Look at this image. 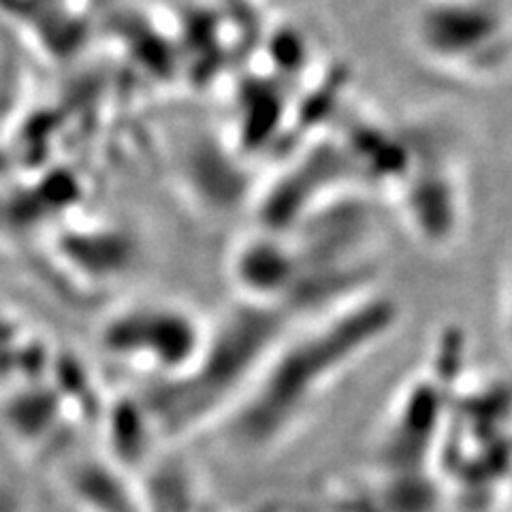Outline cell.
<instances>
[{"mask_svg": "<svg viewBox=\"0 0 512 512\" xmlns=\"http://www.w3.org/2000/svg\"><path fill=\"white\" fill-rule=\"evenodd\" d=\"M397 320L391 297L359 295L280 342L231 410L235 446L265 453L291 440L342 376L389 338Z\"/></svg>", "mask_w": 512, "mask_h": 512, "instance_id": "obj_1", "label": "cell"}, {"mask_svg": "<svg viewBox=\"0 0 512 512\" xmlns=\"http://www.w3.org/2000/svg\"><path fill=\"white\" fill-rule=\"evenodd\" d=\"M434 474L446 493L485 506L512 493V382L478 378L457 387Z\"/></svg>", "mask_w": 512, "mask_h": 512, "instance_id": "obj_2", "label": "cell"}, {"mask_svg": "<svg viewBox=\"0 0 512 512\" xmlns=\"http://www.w3.org/2000/svg\"><path fill=\"white\" fill-rule=\"evenodd\" d=\"M412 32L431 67L461 79H491L512 60V15L495 0H431Z\"/></svg>", "mask_w": 512, "mask_h": 512, "instance_id": "obj_3", "label": "cell"}, {"mask_svg": "<svg viewBox=\"0 0 512 512\" xmlns=\"http://www.w3.org/2000/svg\"><path fill=\"white\" fill-rule=\"evenodd\" d=\"M440 342V361L408 380L384 416L372 455L376 472L434 474L453 395L463 380V367L446 357L448 338Z\"/></svg>", "mask_w": 512, "mask_h": 512, "instance_id": "obj_4", "label": "cell"}, {"mask_svg": "<svg viewBox=\"0 0 512 512\" xmlns=\"http://www.w3.org/2000/svg\"><path fill=\"white\" fill-rule=\"evenodd\" d=\"M502 323H504V333L508 346L512 348V267L506 276L504 284V301H502Z\"/></svg>", "mask_w": 512, "mask_h": 512, "instance_id": "obj_5", "label": "cell"}]
</instances>
